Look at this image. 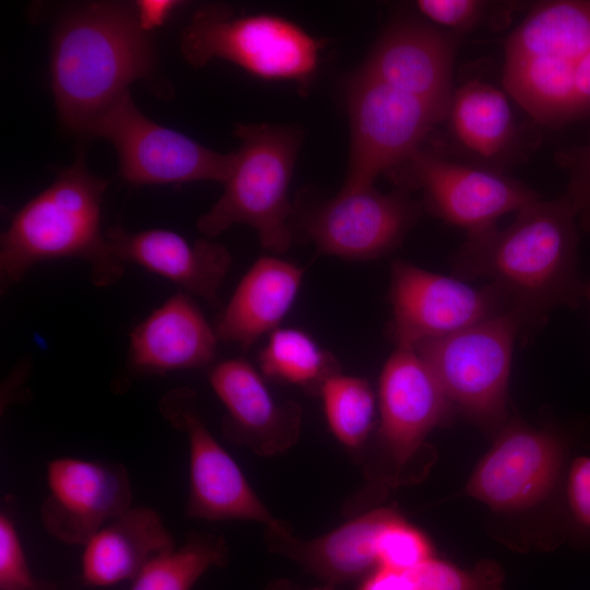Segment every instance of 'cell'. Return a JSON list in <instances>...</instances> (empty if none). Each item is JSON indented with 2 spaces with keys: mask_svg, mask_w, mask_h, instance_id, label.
Listing matches in <instances>:
<instances>
[{
  "mask_svg": "<svg viewBox=\"0 0 590 590\" xmlns=\"http://www.w3.org/2000/svg\"><path fill=\"white\" fill-rule=\"evenodd\" d=\"M160 410L169 424L184 432L189 445V519L249 520L267 530L287 524L275 518L260 500L229 453L214 438L188 389H175L161 400Z\"/></svg>",
  "mask_w": 590,
  "mask_h": 590,
  "instance_id": "obj_11",
  "label": "cell"
},
{
  "mask_svg": "<svg viewBox=\"0 0 590 590\" xmlns=\"http://www.w3.org/2000/svg\"><path fill=\"white\" fill-rule=\"evenodd\" d=\"M389 300L390 334L396 346L402 347H414L509 311L507 298L489 282L472 286L404 260L391 264Z\"/></svg>",
  "mask_w": 590,
  "mask_h": 590,
  "instance_id": "obj_10",
  "label": "cell"
},
{
  "mask_svg": "<svg viewBox=\"0 0 590 590\" xmlns=\"http://www.w3.org/2000/svg\"><path fill=\"white\" fill-rule=\"evenodd\" d=\"M445 119L453 142L477 165L496 170L517 139L507 96L479 80H470L455 90Z\"/></svg>",
  "mask_w": 590,
  "mask_h": 590,
  "instance_id": "obj_23",
  "label": "cell"
},
{
  "mask_svg": "<svg viewBox=\"0 0 590 590\" xmlns=\"http://www.w3.org/2000/svg\"><path fill=\"white\" fill-rule=\"evenodd\" d=\"M108 186L79 155L56 179L14 213L0 239L2 291L20 282L38 262L61 258L85 260L97 286L117 282L123 264L113 255L102 231V202Z\"/></svg>",
  "mask_w": 590,
  "mask_h": 590,
  "instance_id": "obj_3",
  "label": "cell"
},
{
  "mask_svg": "<svg viewBox=\"0 0 590 590\" xmlns=\"http://www.w3.org/2000/svg\"><path fill=\"white\" fill-rule=\"evenodd\" d=\"M396 514L389 508L373 509L314 540H300L290 528L267 530V540L271 550L294 559L331 588L377 566V536Z\"/></svg>",
  "mask_w": 590,
  "mask_h": 590,
  "instance_id": "obj_21",
  "label": "cell"
},
{
  "mask_svg": "<svg viewBox=\"0 0 590 590\" xmlns=\"http://www.w3.org/2000/svg\"><path fill=\"white\" fill-rule=\"evenodd\" d=\"M46 480L40 520L50 535L66 544L84 545L132 507L129 472L119 462L56 458L47 464Z\"/></svg>",
  "mask_w": 590,
  "mask_h": 590,
  "instance_id": "obj_13",
  "label": "cell"
},
{
  "mask_svg": "<svg viewBox=\"0 0 590 590\" xmlns=\"http://www.w3.org/2000/svg\"><path fill=\"white\" fill-rule=\"evenodd\" d=\"M259 363L266 376L318 394L324 381L340 373L335 357L296 328L273 330Z\"/></svg>",
  "mask_w": 590,
  "mask_h": 590,
  "instance_id": "obj_26",
  "label": "cell"
},
{
  "mask_svg": "<svg viewBox=\"0 0 590 590\" xmlns=\"http://www.w3.org/2000/svg\"><path fill=\"white\" fill-rule=\"evenodd\" d=\"M497 566L485 563L461 569L434 557L405 570L376 568L358 590H500Z\"/></svg>",
  "mask_w": 590,
  "mask_h": 590,
  "instance_id": "obj_27",
  "label": "cell"
},
{
  "mask_svg": "<svg viewBox=\"0 0 590 590\" xmlns=\"http://www.w3.org/2000/svg\"><path fill=\"white\" fill-rule=\"evenodd\" d=\"M176 5L174 1H139L134 8L141 25L151 31L161 25Z\"/></svg>",
  "mask_w": 590,
  "mask_h": 590,
  "instance_id": "obj_34",
  "label": "cell"
},
{
  "mask_svg": "<svg viewBox=\"0 0 590 590\" xmlns=\"http://www.w3.org/2000/svg\"><path fill=\"white\" fill-rule=\"evenodd\" d=\"M406 188L423 193V204L434 216L469 232L494 225L541 199L523 182L499 170L448 160L423 148L391 172Z\"/></svg>",
  "mask_w": 590,
  "mask_h": 590,
  "instance_id": "obj_9",
  "label": "cell"
},
{
  "mask_svg": "<svg viewBox=\"0 0 590 590\" xmlns=\"http://www.w3.org/2000/svg\"><path fill=\"white\" fill-rule=\"evenodd\" d=\"M174 546V539L157 511L130 507L84 544L82 578L94 587L133 580L151 557Z\"/></svg>",
  "mask_w": 590,
  "mask_h": 590,
  "instance_id": "obj_22",
  "label": "cell"
},
{
  "mask_svg": "<svg viewBox=\"0 0 590 590\" xmlns=\"http://www.w3.org/2000/svg\"><path fill=\"white\" fill-rule=\"evenodd\" d=\"M319 396L334 436L347 447L362 446L375 417V396L368 381L338 373L324 381Z\"/></svg>",
  "mask_w": 590,
  "mask_h": 590,
  "instance_id": "obj_28",
  "label": "cell"
},
{
  "mask_svg": "<svg viewBox=\"0 0 590 590\" xmlns=\"http://www.w3.org/2000/svg\"><path fill=\"white\" fill-rule=\"evenodd\" d=\"M304 269L273 256L260 257L243 276L215 326L219 341L249 349L278 329L292 308Z\"/></svg>",
  "mask_w": 590,
  "mask_h": 590,
  "instance_id": "obj_20",
  "label": "cell"
},
{
  "mask_svg": "<svg viewBox=\"0 0 590 590\" xmlns=\"http://www.w3.org/2000/svg\"><path fill=\"white\" fill-rule=\"evenodd\" d=\"M421 208L404 190L382 193L374 185L342 187L305 215L303 229L321 253L370 260L399 247Z\"/></svg>",
  "mask_w": 590,
  "mask_h": 590,
  "instance_id": "obj_12",
  "label": "cell"
},
{
  "mask_svg": "<svg viewBox=\"0 0 590 590\" xmlns=\"http://www.w3.org/2000/svg\"><path fill=\"white\" fill-rule=\"evenodd\" d=\"M522 333L510 311L460 331L426 340L413 349L433 371L448 401L483 425L500 423L516 337Z\"/></svg>",
  "mask_w": 590,
  "mask_h": 590,
  "instance_id": "obj_6",
  "label": "cell"
},
{
  "mask_svg": "<svg viewBox=\"0 0 590 590\" xmlns=\"http://www.w3.org/2000/svg\"><path fill=\"white\" fill-rule=\"evenodd\" d=\"M457 39L425 20H399L384 31L358 70L435 105L447 116L455 92Z\"/></svg>",
  "mask_w": 590,
  "mask_h": 590,
  "instance_id": "obj_15",
  "label": "cell"
},
{
  "mask_svg": "<svg viewBox=\"0 0 590 590\" xmlns=\"http://www.w3.org/2000/svg\"><path fill=\"white\" fill-rule=\"evenodd\" d=\"M228 546L223 535L190 532L184 543L151 557L130 590H190L212 567H223Z\"/></svg>",
  "mask_w": 590,
  "mask_h": 590,
  "instance_id": "obj_25",
  "label": "cell"
},
{
  "mask_svg": "<svg viewBox=\"0 0 590 590\" xmlns=\"http://www.w3.org/2000/svg\"><path fill=\"white\" fill-rule=\"evenodd\" d=\"M379 408L378 437L399 472L452 405L418 353L396 346L380 375Z\"/></svg>",
  "mask_w": 590,
  "mask_h": 590,
  "instance_id": "obj_14",
  "label": "cell"
},
{
  "mask_svg": "<svg viewBox=\"0 0 590 590\" xmlns=\"http://www.w3.org/2000/svg\"><path fill=\"white\" fill-rule=\"evenodd\" d=\"M415 7L425 21L458 36L477 26L492 4L479 0H418Z\"/></svg>",
  "mask_w": 590,
  "mask_h": 590,
  "instance_id": "obj_30",
  "label": "cell"
},
{
  "mask_svg": "<svg viewBox=\"0 0 590 590\" xmlns=\"http://www.w3.org/2000/svg\"><path fill=\"white\" fill-rule=\"evenodd\" d=\"M217 342L215 329L200 308L179 292L132 330L129 364L143 374L202 367L213 361Z\"/></svg>",
  "mask_w": 590,
  "mask_h": 590,
  "instance_id": "obj_19",
  "label": "cell"
},
{
  "mask_svg": "<svg viewBox=\"0 0 590 590\" xmlns=\"http://www.w3.org/2000/svg\"><path fill=\"white\" fill-rule=\"evenodd\" d=\"M582 172L575 175L568 197L573 201L583 228L590 229V151Z\"/></svg>",
  "mask_w": 590,
  "mask_h": 590,
  "instance_id": "obj_33",
  "label": "cell"
},
{
  "mask_svg": "<svg viewBox=\"0 0 590 590\" xmlns=\"http://www.w3.org/2000/svg\"><path fill=\"white\" fill-rule=\"evenodd\" d=\"M106 237L122 264L141 266L209 303L217 300L219 288L232 266L228 250L206 237L190 241L168 229L129 232L121 226L108 228Z\"/></svg>",
  "mask_w": 590,
  "mask_h": 590,
  "instance_id": "obj_18",
  "label": "cell"
},
{
  "mask_svg": "<svg viewBox=\"0 0 590 590\" xmlns=\"http://www.w3.org/2000/svg\"><path fill=\"white\" fill-rule=\"evenodd\" d=\"M560 463L562 447L553 434L512 424L480 461L465 491L495 509L527 508L550 493Z\"/></svg>",
  "mask_w": 590,
  "mask_h": 590,
  "instance_id": "obj_16",
  "label": "cell"
},
{
  "mask_svg": "<svg viewBox=\"0 0 590 590\" xmlns=\"http://www.w3.org/2000/svg\"><path fill=\"white\" fill-rule=\"evenodd\" d=\"M283 590H285V589H283ZM316 590H331V588L330 587H324L322 589H316Z\"/></svg>",
  "mask_w": 590,
  "mask_h": 590,
  "instance_id": "obj_37",
  "label": "cell"
},
{
  "mask_svg": "<svg viewBox=\"0 0 590 590\" xmlns=\"http://www.w3.org/2000/svg\"><path fill=\"white\" fill-rule=\"evenodd\" d=\"M577 210L568 196L532 202L505 228L496 224L468 233L453 253L459 279H487L509 304L522 332L540 328L558 307L585 298L578 271Z\"/></svg>",
  "mask_w": 590,
  "mask_h": 590,
  "instance_id": "obj_1",
  "label": "cell"
},
{
  "mask_svg": "<svg viewBox=\"0 0 590 590\" xmlns=\"http://www.w3.org/2000/svg\"><path fill=\"white\" fill-rule=\"evenodd\" d=\"M590 51V1L559 0L535 5L505 45V62L560 60Z\"/></svg>",
  "mask_w": 590,
  "mask_h": 590,
  "instance_id": "obj_24",
  "label": "cell"
},
{
  "mask_svg": "<svg viewBox=\"0 0 590 590\" xmlns=\"http://www.w3.org/2000/svg\"><path fill=\"white\" fill-rule=\"evenodd\" d=\"M351 127L347 173L342 187L374 185L422 148L446 113L359 70L346 84Z\"/></svg>",
  "mask_w": 590,
  "mask_h": 590,
  "instance_id": "obj_7",
  "label": "cell"
},
{
  "mask_svg": "<svg viewBox=\"0 0 590 590\" xmlns=\"http://www.w3.org/2000/svg\"><path fill=\"white\" fill-rule=\"evenodd\" d=\"M154 48L134 5L95 1L59 20L50 85L62 125L88 137L94 123L154 67Z\"/></svg>",
  "mask_w": 590,
  "mask_h": 590,
  "instance_id": "obj_2",
  "label": "cell"
},
{
  "mask_svg": "<svg viewBox=\"0 0 590 590\" xmlns=\"http://www.w3.org/2000/svg\"><path fill=\"white\" fill-rule=\"evenodd\" d=\"M234 133L239 146L224 191L197 226L212 239L235 224H246L257 232L263 248L284 253L293 240L288 186L302 132L286 126L239 123Z\"/></svg>",
  "mask_w": 590,
  "mask_h": 590,
  "instance_id": "obj_4",
  "label": "cell"
},
{
  "mask_svg": "<svg viewBox=\"0 0 590 590\" xmlns=\"http://www.w3.org/2000/svg\"><path fill=\"white\" fill-rule=\"evenodd\" d=\"M210 385L226 409L225 437L261 456L281 453L298 439L302 409L278 402L259 373L246 361L227 359L215 365Z\"/></svg>",
  "mask_w": 590,
  "mask_h": 590,
  "instance_id": "obj_17",
  "label": "cell"
},
{
  "mask_svg": "<svg viewBox=\"0 0 590 590\" xmlns=\"http://www.w3.org/2000/svg\"><path fill=\"white\" fill-rule=\"evenodd\" d=\"M585 298L588 300L590 305V281L585 283Z\"/></svg>",
  "mask_w": 590,
  "mask_h": 590,
  "instance_id": "obj_36",
  "label": "cell"
},
{
  "mask_svg": "<svg viewBox=\"0 0 590 590\" xmlns=\"http://www.w3.org/2000/svg\"><path fill=\"white\" fill-rule=\"evenodd\" d=\"M88 137L108 140L119 160V175L132 185L213 180L224 184L234 152L220 153L141 113L130 93L120 97L92 127Z\"/></svg>",
  "mask_w": 590,
  "mask_h": 590,
  "instance_id": "obj_8",
  "label": "cell"
},
{
  "mask_svg": "<svg viewBox=\"0 0 590 590\" xmlns=\"http://www.w3.org/2000/svg\"><path fill=\"white\" fill-rule=\"evenodd\" d=\"M567 498L576 520L590 528V457H579L571 463Z\"/></svg>",
  "mask_w": 590,
  "mask_h": 590,
  "instance_id": "obj_32",
  "label": "cell"
},
{
  "mask_svg": "<svg viewBox=\"0 0 590 590\" xmlns=\"http://www.w3.org/2000/svg\"><path fill=\"white\" fill-rule=\"evenodd\" d=\"M38 582L28 567L16 527L5 512L0 514V589L36 590Z\"/></svg>",
  "mask_w": 590,
  "mask_h": 590,
  "instance_id": "obj_31",
  "label": "cell"
},
{
  "mask_svg": "<svg viewBox=\"0 0 590 590\" xmlns=\"http://www.w3.org/2000/svg\"><path fill=\"white\" fill-rule=\"evenodd\" d=\"M576 117L590 111V51L580 64L575 82Z\"/></svg>",
  "mask_w": 590,
  "mask_h": 590,
  "instance_id": "obj_35",
  "label": "cell"
},
{
  "mask_svg": "<svg viewBox=\"0 0 590 590\" xmlns=\"http://www.w3.org/2000/svg\"><path fill=\"white\" fill-rule=\"evenodd\" d=\"M377 568L405 570L433 557L427 538L397 512L380 530L376 543Z\"/></svg>",
  "mask_w": 590,
  "mask_h": 590,
  "instance_id": "obj_29",
  "label": "cell"
},
{
  "mask_svg": "<svg viewBox=\"0 0 590 590\" xmlns=\"http://www.w3.org/2000/svg\"><path fill=\"white\" fill-rule=\"evenodd\" d=\"M324 40L268 13L236 15L223 4L198 9L181 34L180 50L193 67L229 61L253 76L295 82L305 91L317 73Z\"/></svg>",
  "mask_w": 590,
  "mask_h": 590,
  "instance_id": "obj_5",
  "label": "cell"
}]
</instances>
